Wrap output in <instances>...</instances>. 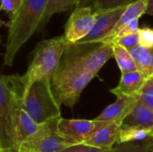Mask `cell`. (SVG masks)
<instances>
[{"instance_id": "484cf974", "label": "cell", "mask_w": 153, "mask_h": 152, "mask_svg": "<svg viewBox=\"0 0 153 152\" xmlns=\"http://www.w3.org/2000/svg\"><path fill=\"white\" fill-rule=\"evenodd\" d=\"M23 0H1V10L4 11L12 20L19 11Z\"/></svg>"}, {"instance_id": "ba28073f", "label": "cell", "mask_w": 153, "mask_h": 152, "mask_svg": "<svg viewBox=\"0 0 153 152\" xmlns=\"http://www.w3.org/2000/svg\"><path fill=\"white\" fill-rule=\"evenodd\" d=\"M95 22L96 12L92 7L74 8L65 23L64 34L69 43H78L90 34Z\"/></svg>"}, {"instance_id": "ac0fdd59", "label": "cell", "mask_w": 153, "mask_h": 152, "mask_svg": "<svg viewBox=\"0 0 153 152\" xmlns=\"http://www.w3.org/2000/svg\"><path fill=\"white\" fill-rule=\"evenodd\" d=\"M75 4L76 0H48L46 12L39 28V31H41L46 27L53 15L60 13H66L72 10L74 7L75 8Z\"/></svg>"}, {"instance_id": "30bf717a", "label": "cell", "mask_w": 153, "mask_h": 152, "mask_svg": "<svg viewBox=\"0 0 153 152\" xmlns=\"http://www.w3.org/2000/svg\"><path fill=\"white\" fill-rule=\"evenodd\" d=\"M105 124L106 122L95 119H65L61 117L57 124V130L62 135L76 143H83L98 128Z\"/></svg>"}, {"instance_id": "d6986e66", "label": "cell", "mask_w": 153, "mask_h": 152, "mask_svg": "<svg viewBox=\"0 0 153 152\" xmlns=\"http://www.w3.org/2000/svg\"><path fill=\"white\" fill-rule=\"evenodd\" d=\"M149 138H153V131L152 130L138 125H122L119 143L139 142Z\"/></svg>"}, {"instance_id": "ffe728a7", "label": "cell", "mask_w": 153, "mask_h": 152, "mask_svg": "<svg viewBox=\"0 0 153 152\" xmlns=\"http://www.w3.org/2000/svg\"><path fill=\"white\" fill-rule=\"evenodd\" d=\"M113 57L121 71V73H126L137 70L135 62L130 51L119 45H113Z\"/></svg>"}, {"instance_id": "7c38bea8", "label": "cell", "mask_w": 153, "mask_h": 152, "mask_svg": "<svg viewBox=\"0 0 153 152\" xmlns=\"http://www.w3.org/2000/svg\"><path fill=\"white\" fill-rule=\"evenodd\" d=\"M123 124L108 123L98 128L83 143L102 149L112 150L119 143L120 132Z\"/></svg>"}, {"instance_id": "5b68a950", "label": "cell", "mask_w": 153, "mask_h": 152, "mask_svg": "<svg viewBox=\"0 0 153 152\" xmlns=\"http://www.w3.org/2000/svg\"><path fill=\"white\" fill-rule=\"evenodd\" d=\"M60 106L53 93L51 79L42 78L27 90L22 109L37 124L43 125L61 117Z\"/></svg>"}, {"instance_id": "1f68e13d", "label": "cell", "mask_w": 153, "mask_h": 152, "mask_svg": "<svg viewBox=\"0 0 153 152\" xmlns=\"http://www.w3.org/2000/svg\"><path fill=\"white\" fill-rule=\"evenodd\" d=\"M152 152H153V146H152Z\"/></svg>"}, {"instance_id": "83f0119b", "label": "cell", "mask_w": 153, "mask_h": 152, "mask_svg": "<svg viewBox=\"0 0 153 152\" xmlns=\"http://www.w3.org/2000/svg\"><path fill=\"white\" fill-rule=\"evenodd\" d=\"M139 45L143 47H153V29L150 27L140 28L138 31Z\"/></svg>"}, {"instance_id": "f546056e", "label": "cell", "mask_w": 153, "mask_h": 152, "mask_svg": "<svg viewBox=\"0 0 153 152\" xmlns=\"http://www.w3.org/2000/svg\"><path fill=\"white\" fill-rule=\"evenodd\" d=\"M146 14L153 16V0H147V9Z\"/></svg>"}, {"instance_id": "4fadbf2b", "label": "cell", "mask_w": 153, "mask_h": 152, "mask_svg": "<svg viewBox=\"0 0 153 152\" xmlns=\"http://www.w3.org/2000/svg\"><path fill=\"white\" fill-rule=\"evenodd\" d=\"M148 80L149 78L144 76L138 70L126 73H121L118 85L116 88L111 89L110 92L117 97L139 96L141 95V92Z\"/></svg>"}, {"instance_id": "8992f818", "label": "cell", "mask_w": 153, "mask_h": 152, "mask_svg": "<svg viewBox=\"0 0 153 152\" xmlns=\"http://www.w3.org/2000/svg\"><path fill=\"white\" fill-rule=\"evenodd\" d=\"M95 76L94 73L59 65L51 79V88L57 102L72 108L79 101L82 90Z\"/></svg>"}, {"instance_id": "6da1fadb", "label": "cell", "mask_w": 153, "mask_h": 152, "mask_svg": "<svg viewBox=\"0 0 153 152\" xmlns=\"http://www.w3.org/2000/svg\"><path fill=\"white\" fill-rule=\"evenodd\" d=\"M48 0H23L22 4L8 23L4 65L11 66L20 48L39 31Z\"/></svg>"}, {"instance_id": "7402d4cb", "label": "cell", "mask_w": 153, "mask_h": 152, "mask_svg": "<svg viewBox=\"0 0 153 152\" xmlns=\"http://www.w3.org/2000/svg\"><path fill=\"white\" fill-rule=\"evenodd\" d=\"M137 0H96L92 6L95 12L101 10H109L118 7L128 6Z\"/></svg>"}, {"instance_id": "277c9868", "label": "cell", "mask_w": 153, "mask_h": 152, "mask_svg": "<svg viewBox=\"0 0 153 152\" xmlns=\"http://www.w3.org/2000/svg\"><path fill=\"white\" fill-rule=\"evenodd\" d=\"M112 57V46L103 42L68 43L60 65L97 75Z\"/></svg>"}, {"instance_id": "9c48e42d", "label": "cell", "mask_w": 153, "mask_h": 152, "mask_svg": "<svg viewBox=\"0 0 153 152\" xmlns=\"http://www.w3.org/2000/svg\"><path fill=\"white\" fill-rule=\"evenodd\" d=\"M127 6L118 7L109 10H101L96 12V22L90 34L78 43L101 42L108 37L117 24L118 23L122 14Z\"/></svg>"}, {"instance_id": "cb8c5ba5", "label": "cell", "mask_w": 153, "mask_h": 152, "mask_svg": "<svg viewBox=\"0 0 153 152\" xmlns=\"http://www.w3.org/2000/svg\"><path fill=\"white\" fill-rule=\"evenodd\" d=\"M140 28H139V19H135L132 22H130L129 23L126 24L117 34H115L113 36V38L108 41V45L111 46V43L114 39L120 38V37H124V36H127V35H131V34H137L139 31Z\"/></svg>"}, {"instance_id": "7a4b0ae2", "label": "cell", "mask_w": 153, "mask_h": 152, "mask_svg": "<svg viewBox=\"0 0 153 152\" xmlns=\"http://www.w3.org/2000/svg\"><path fill=\"white\" fill-rule=\"evenodd\" d=\"M26 87L22 76L0 78V150L14 147V125L22 108Z\"/></svg>"}, {"instance_id": "f1b7e54d", "label": "cell", "mask_w": 153, "mask_h": 152, "mask_svg": "<svg viewBox=\"0 0 153 152\" xmlns=\"http://www.w3.org/2000/svg\"><path fill=\"white\" fill-rule=\"evenodd\" d=\"M95 2H96V0H76L75 8H78V7H88V6L92 7L94 5Z\"/></svg>"}, {"instance_id": "5bb4252c", "label": "cell", "mask_w": 153, "mask_h": 152, "mask_svg": "<svg viewBox=\"0 0 153 152\" xmlns=\"http://www.w3.org/2000/svg\"><path fill=\"white\" fill-rule=\"evenodd\" d=\"M43 125L37 124L22 108L18 113L14 125V148L19 149L23 142L35 135Z\"/></svg>"}, {"instance_id": "d4e9b609", "label": "cell", "mask_w": 153, "mask_h": 152, "mask_svg": "<svg viewBox=\"0 0 153 152\" xmlns=\"http://www.w3.org/2000/svg\"><path fill=\"white\" fill-rule=\"evenodd\" d=\"M113 45H119V46H122V47H126V48H127L129 50V49H131V48H133V47L139 45L138 33L117 38V39H114L112 41L111 46H113Z\"/></svg>"}, {"instance_id": "4dcf8cb0", "label": "cell", "mask_w": 153, "mask_h": 152, "mask_svg": "<svg viewBox=\"0 0 153 152\" xmlns=\"http://www.w3.org/2000/svg\"><path fill=\"white\" fill-rule=\"evenodd\" d=\"M0 152H20L18 149L13 147V148H8V149H4V150H0Z\"/></svg>"}, {"instance_id": "603a6c76", "label": "cell", "mask_w": 153, "mask_h": 152, "mask_svg": "<svg viewBox=\"0 0 153 152\" xmlns=\"http://www.w3.org/2000/svg\"><path fill=\"white\" fill-rule=\"evenodd\" d=\"M141 102L153 111V76L149 78L141 92Z\"/></svg>"}, {"instance_id": "9a60e30c", "label": "cell", "mask_w": 153, "mask_h": 152, "mask_svg": "<svg viewBox=\"0 0 153 152\" xmlns=\"http://www.w3.org/2000/svg\"><path fill=\"white\" fill-rule=\"evenodd\" d=\"M146 9H147V0H137L135 2H134L133 4H129L126 7L124 13L122 14L118 23L117 24V26L114 29V30L112 31V33L101 42L108 44V41L113 38V36L115 34H117L126 24L129 23L130 22H132L135 19H139L142 15L146 13Z\"/></svg>"}, {"instance_id": "2e32d148", "label": "cell", "mask_w": 153, "mask_h": 152, "mask_svg": "<svg viewBox=\"0 0 153 152\" xmlns=\"http://www.w3.org/2000/svg\"><path fill=\"white\" fill-rule=\"evenodd\" d=\"M134 57L137 70L147 78L153 76V47H143L140 45L129 49Z\"/></svg>"}, {"instance_id": "52a82bcc", "label": "cell", "mask_w": 153, "mask_h": 152, "mask_svg": "<svg viewBox=\"0 0 153 152\" xmlns=\"http://www.w3.org/2000/svg\"><path fill=\"white\" fill-rule=\"evenodd\" d=\"M61 117L44 124L41 129L18 149L20 152H62L65 149L77 144L65 137L57 130V124Z\"/></svg>"}, {"instance_id": "8fae6325", "label": "cell", "mask_w": 153, "mask_h": 152, "mask_svg": "<svg viewBox=\"0 0 153 152\" xmlns=\"http://www.w3.org/2000/svg\"><path fill=\"white\" fill-rule=\"evenodd\" d=\"M141 95L134 97H117V100L106 107L103 111L95 118V120L100 122L123 124L124 120L131 114V112L139 103Z\"/></svg>"}, {"instance_id": "4316f807", "label": "cell", "mask_w": 153, "mask_h": 152, "mask_svg": "<svg viewBox=\"0 0 153 152\" xmlns=\"http://www.w3.org/2000/svg\"><path fill=\"white\" fill-rule=\"evenodd\" d=\"M112 150L109 149H102L94 147L91 145H88L85 143H77L74 144L66 149H65L62 152H112Z\"/></svg>"}, {"instance_id": "e0dca14e", "label": "cell", "mask_w": 153, "mask_h": 152, "mask_svg": "<svg viewBox=\"0 0 153 152\" xmlns=\"http://www.w3.org/2000/svg\"><path fill=\"white\" fill-rule=\"evenodd\" d=\"M124 125H138L153 131V111L139 101L131 114L124 120Z\"/></svg>"}, {"instance_id": "3957f363", "label": "cell", "mask_w": 153, "mask_h": 152, "mask_svg": "<svg viewBox=\"0 0 153 152\" xmlns=\"http://www.w3.org/2000/svg\"><path fill=\"white\" fill-rule=\"evenodd\" d=\"M65 34L39 42L33 52L26 73L22 76L26 91L36 81L54 76L68 45Z\"/></svg>"}, {"instance_id": "44dd1931", "label": "cell", "mask_w": 153, "mask_h": 152, "mask_svg": "<svg viewBox=\"0 0 153 152\" xmlns=\"http://www.w3.org/2000/svg\"><path fill=\"white\" fill-rule=\"evenodd\" d=\"M153 138L143 141L118 143L113 148L112 152H152Z\"/></svg>"}]
</instances>
